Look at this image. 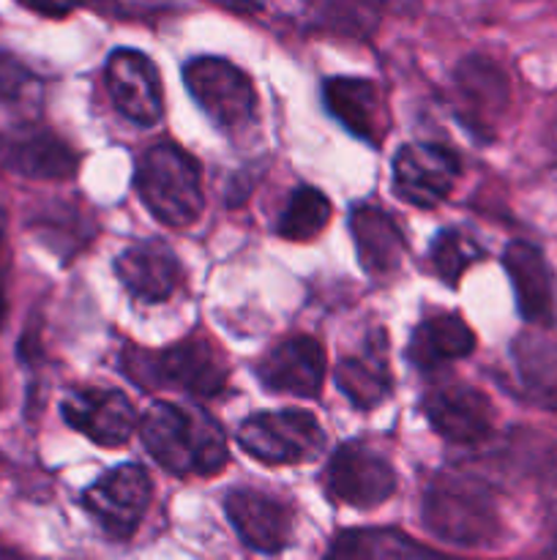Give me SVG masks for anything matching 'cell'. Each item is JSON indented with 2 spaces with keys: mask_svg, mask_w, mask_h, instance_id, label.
Masks as SVG:
<instances>
[{
  "mask_svg": "<svg viewBox=\"0 0 557 560\" xmlns=\"http://www.w3.org/2000/svg\"><path fill=\"white\" fill-rule=\"evenodd\" d=\"M3 320H5V299L3 293H0V326H3Z\"/></svg>",
  "mask_w": 557,
  "mask_h": 560,
  "instance_id": "f1b7e54d",
  "label": "cell"
},
{
  "mask_svg": "<svg viewBox=\"0 0 557 560\" xmlns=\"http://www.w3.org/2000/svg\"><path fill=\"white\" fill-rule=\"evenodd\" d=\"M134 186L153 219L167 228L197 222L205 206L200 164L173 142H156L142 153Z\"/></svg>",
  "mask_w": 557,
  "mask_h": 560,
  "instance_id": "7a4b0ae2",
  "label": "cell"
},
{
  "mask_svg": "<svg viewBox=\"0 0 557 560\" xmlns=\"http://www.w3.org/2000/svg\"><path fill=\"white\" fill-rule=\"evenodd\" d=\"M393 534L382 530H347L333 539L322 560H391Z\"/></svg>",
  "mask_w": 557,
  "mask_h": 560,
  "instance_id": "484cf974",
  "label": "cell"
},
{
  "mask_svg": "<svg viewBox=\"0 0 557 560\" xmlns=\"http://www.w3.org/2000/svg\"><path fill=\"white\" fill-rule=\"evenodd\" d=\"M475 334L470 331L467 323L459 315H442L429 317L415 328L413 339H410L407 359L420 370H435V366L446 364V361L464 359L473 353Z\"/></svg>",
  "mask_w": 557,
  "mask_h": 560,
  "instance_id": "44dd1931",
  "label": "cell"
},
{
  "mask_svg": "<svg viewBox=\"0 0 557 560\" xmlns=\"http://www.w3.org/2000/svg\"><path fill=\"white\" fill-rule=\"evenodd\" d=\"M325 490L342 506L377 509L396 490V474L377 448L353 441L339 446L328 463Z\"/></svg>",
  "mask_w": 557,
  "mask_h": 560,
  "instance_id": "52a82bcc",
  "label": "cell"
},
{
  "mask_svg": "<svg viewBox=\"0 0 557 560\" xmlns=\"http://www.w3.org/2000/svg\"><path fill=\"white\" fill-rule=\"evenodd\" d=\"M238 446L268 465L309 463L325 446V432L306 410H268L238 427Z\"/></svg>",
  "mask_w": 557,
  "mask_h": 560,
  "instance_id": "5b68a950",
  "label": "cell"
},
{
  "mask_svg": "<svg viewBox=\"0 0 557 560\" xmlns=\"http://www.w3.org/2000/svg\"><path fill=\"white\" fill-rule=\"evenodd\" d=\"M541 560H557V541L549 547V550L544 552V558H541Z\"/></svg>",
  "mask_w": 557,
  "mask_h": 560,
  "instance_id": "83f0119b",
  "label": "cell"
},
{
  "mask_svg": "<svg viewBox=\"0 0 557 560\" xmlns=\"http://www.w3.org/2000/svg\"><path fill=\"white\" fill-rule=\"evenodd\" d=\"M478 257V244L470 235L459 233V230H442L435 238V244H431V266H435V273L448 288H457L459 279L464 277V271Z\"/></svg>",
  "mask_w": 557,
  "mask_h": 560,
  "instance_id": "d4e9b609",
  "label": "cell"
},
{
  "mask_svg": "<svg viewBox=\"0 0 557 560\" xmlns=\"http://www.w3.org/2000/svg\"><path fill=\"white\" fill-rule=\"evenodd\" d=\"M424 523L437 539L459 547L491 545L500 530L489 492L459 476H440L429 485L424 495Z\"/></svg>",
  "mask_w": 557,
  "mask_h": 560,
  "instance_id": "277c9868",
  "label": "cell"
},
{
  "mask_svg": "<svg viewBox=\"0 0 557 560\" xmlns=\"http://www.w3.org/2000/svg\"><path fill=\"white\" fill-rule=\"evenodd\" d=\"M229 523L238 530L240 541L251 550L278 552L293 534V512L276 498L257 490H235L224 503Z\"/></svg>",
  "mask_w": 557,
  "mask_h": 560,
  "instance_id": "2e32d148",
  "label": "cell"
},
{
  "mask_svg": "<svg viewBox=\"0 0 557 560\" xmlns=\"http://www.w3.org/2000/svg\"><path fill=\"white\" fill-rule=\"evenodd\" d=\"M513 361L530 397L557 410V339L541 331L522 334L513 342Z\"/></svg>",
  "mask_w": 557,
  "mask_h": 560,
  "instance_id": "7402d4cb",
  "label": "cell"
},
{
  "mask_svg": "<svg viewBox=\"0 0 557 560\" xmlns=\"http://www.w3.org/2000/svg\"><path fill=\"white\" fill-rule=\"evenodd\" d=\"M325 107L349 135L366 142H380L386 135L388 113L375 82L358 77H331L322 85Z\"/></svg>",
  "mask_w": 557,
  "mask_h": 560,
  "instance_id": "e0dca14e",
  "label": "cell"
},
{
  "mask_svg": "<svg viewBox=\"0 0 557 560\" xmlns=\"http://www.w3.org/2000/svg\"><path fill=\"white\" fill-rule=\"evenodd\" d=\"M349 233H353L355 252H358L364 271L375 273V277H386V273L396 271L407 244H404L402 230L393 222L391 213L377 206L353 208Z\"/></svg>",
  "mask_w": 557,
  "mask_h": 560,
  "instance_id": "d6986e66",
  "label": "cell"
},
{
  "mask_svg": "<svg viewBox=\"0 0 557 560\" xmlns=\"http://www.w3.org/2000/svg\"><path fill=\"white\" fill-rule=\"evenodd\" d=\"M115 273L131 295L147 304H158L178 290L183 268L178 255L164 241L153 238L120 252L115 260Z\"/></svg>",
  "mask_w": 557,
  "mask_h": 560,
  "instance_id": "9a60e30c",
  "label": "cell"
},
{
  "mask_svg": "<svg viewBox=\"0 0 557 560\" xmlns=\"http://www.w3.org/2000/svg\"><path fill=\"white\" fill-rule=\"evenodd\" d=\"M0 164L25 178H71L76 173V151L44 126H16L0 131Z\"/></svg>",
  "mask_w": 557,
  "mask_h": 560,
  "instance_id": "7c38bea8",
  "label": "cell"
},
{
  "mask_svg": "<svg viewBox=\"0 0 557 560\" xmlns=\"http://www.w3.org/2000/svg\"><path fill=\"white\" fill-rule=\"evenodd\" d=\"M257 377L273 394L315 399L325 381V353L315 337H289L257 364Z\"/></svg>",
  "mask_w": 557,
  "mask_h": 560,
  "instance_id": "4fadbf2b",
  "label": "cell"
},
{
  "mask_svg": "<svg viewBox=\"0 0 557 560\" xmlns=\"http://www.w3.org/2000/svg\"><path fill=\"white\" fill-rule=\"evenodd\" d=\"M183 82L191 98L222 129H240L251 120L257 93L249 74L224 58H194L183 66Z\"/></svg>",
  "mask_w": 557,
  "mask_h": 560,
  "instance_id": "8992f818",
  "label": "cell"
},
{
  "mask_svg": "<svg viewBox=\"0 0 557 560\" xmlns=\"http://www.w3.org/2000/svg\"><path fill=\"white\" fill-rule=\"evenodd\" d=\"M38 80L9 49H0V102L22 104L38 96Z\"/></svg>",
  "mask_w": 557,
  "mask_h": 560,
  "instance_id": "4316f807",
  "label": "cell"
},
{
  "mask_svg": "<svg viewBox=\"0 0 557 560\" xmlns=\"http://www.w3.org/2000/svg\"><path fill=\"white\" fill-rule=\"evenodd\" d=\"M331 213V200L320 189H315V186H298L289 195L284 211L278 213L276 233L284 241H293V244H306V241H315L328 228Z\"/></svg>",
  "mask_w": 557,
  "mask_h": 560,
  "instance_id": "cb8c5ba5",
  "label": "cell"
},
{
  "mask_svg": "<svg viewBox=\"0 0 557 560\" xmlns=\"http://www.w3.org/2000/svg\"><path fill=\"white\" fill-rule=\"evenodd\" d=\"M457 88L470 115V126L478 131L491 129L497 115L508 104L506 74L497 69L495 60L481 58V55L462 60L457 69Z\"/></svg>",
  "mask_w": 557,
  "mask_h": 560,
  "instance_id": "ffe728a7",
  "label": "cell"
},
{
  "mask_svg": "<svg viewBox=\"0 0 557 560\" xmlns=\"http://www.w3.org/2000/svg\"><path fill=\"white\" fill-rule=\"evenodd\" d=\"M462 164L446 145L410 142L393 156V191L415 208H435L451 195Z\"/></svg>",
  "mask_w": 557,
  "mask_h": 560,
  "instance_id": "9c48e42d",
  "label": "cell"
},
{
  "mask_svg": "<svg viewBox=\"0 0 557 560\" xmlns=\"http://www.w3.org/2000/svg\"><path fill=\"white\" fill-rule=\"evenodd\" d=\"M502 266L511 277L524 320L535 326H549L555 320V288H552V271L541 249H535L528 241H511L502 252Z\"/></svg>",
  "mask_w": 557,
  "mask_h": 560,
  "instance_id": "ac0fdd59",
  "label": "cell"
},
{
  "mask_svg": "<svg viewBox=\"0 0 557 560\" xmlns=\"http://www.w3.org/2000/svg\"><path fill=\"white\" fill-rule=\"evenodd\" d=\"M151 476L142 465H120L82 492V509L112 539H131L151 503Z\"/></svg>",
  "mask_w": 557,
  "mask_h": 560,
  "instance_id": "ba28073f",
  "label": "cell"
},
{
  "mask_svg": "<svg viewBox=\"0 0 557 560\" xmlns=\"http://www.w3.org/2000/svg\"><path fill=\"white\" fill-rule=\"evenodd\" d=\"M3 238H5V233H3V219H0V252H3Z\"/></svg>",
  "mask_w": 557,
  "mask_h": 560,
  "instance_id": "f546056e",
  "label": "cell"
},
{
  "mask_svg": "<svg viewBox=\"0 0 557 560\" xmlns=\"http://www.w3.org/2000/svg\"><path fill=\"white\" fill-rule=\"evenodd\" d=\"M109 98L137 126H153L164 115V88L156 63L137 49H115L104 63Z\"/></svg>",
  "mask_w": 557,
  "mask_h": 560,
  "instance_id": "30bf717a",
  "label": "cell"
},
{
  "mask_svg": "<svg viewBox=\"0 0 557 560\" xmlns=\"http://www.w3.org/2000/svg\"><path fill=\"white\" fill-rule=\"evenodd\" d=\"M126 375L134 377L140 386L178 388L197 397H216L227 386V361L222 350L205 337H189L175 342L158 353L123 355Z\"/></svg>",
  "mask_w": 557,
  "mask_h": 560,
  "instance_id": "3957f363",
  "label": "cell"
},
{
  "mask_svg": "<svg viewBox=\"0 0 557 560\" xmlns=\"http://www.w3.org/2000/svg\"><path fill=\"white\" fill-rule=\"evenodd\" d=\"M63 419L71 430L82 432L102 448H120L129 443L137 427L134 405L115 388H85L63 399Z\"/></svg>",
  "mask_w": 557,
  "mask_h": 560,
  "instance_id": "8fae6325",
  "label": "cell"
},
{
  "mask_svg": "<svg viewBox=\"0 0 557 560\" xmlns=\"http://www.w3.org/2000/svg\"><path fill=\"white\" fill-rule=\"evenodd\" d=\"M140 435L147 454L173 476H216L229 463L222 427L205 410L156 399L142 413Z\"/></svg>",
  "mask_w": 557,
  "mask_h": 560,
  "instance_id": "6da1fadb",
  "label": "cell"
},
{
  "mask_svg": "<svg viewBox=\"0 0 557 560\" xmlns=\"http://www.w3.org/2000/svg\"><path fill=\"white\" fill-rule=\"evenodd\" d=\"M552 520H555V525H557V498H555V503H552Z\"/></svg>",
  "mask_w": 557,
  "mask_h": 560,
  "instance_id": "4dcf8cb0",
  "label": "cell"
},
{
  "mask_svg": "<svg viewBox=\"0 0 557 560\" xmlns=\"http://www.w3.org/2000/svg\"><path fill=\"white\" fill-rule=\"evenodd\" d=\"M336 386L360 410L377 408L388 397V392H391V372H388L386 364L382 339L369 353L353 355V359H344L339 364Z\"/></svg>",
  "mask_w": 557,
  "mask_h": 560,
  "instance_id": "603a6c76",
  "label": "cell"
},
{
  "mask_svg": "<svg viewBox=\"0 0 557 560\" xmlns=\"http://www.w3.org/2000/svg\"><path fill=\"white\" fill-rule=\"evenodd\" d=\"M424 413L431 430L451 443L484 441L495 430V405L484 392L467 383H453L431 392L424 399Z\"/></svg>",
  "mask_w": 557,
  "mask_h": 560,
  "instance_id": "5bb4252c",
  "label": "cell"
}]
</instances>
